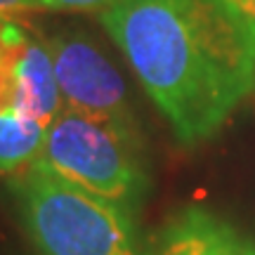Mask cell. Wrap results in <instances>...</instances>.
I'll use <instances>...</instances> for the list:
<instances>
[{"label": "cell", "instance_id": "3", "mask_svg": "<svg viewBox=\"0 0 255 255\" xmlns=\"http://www.w3.org/2000/svg\"><path fill=\"white\" fill-rule=\"evenodd\" d=\"M38 161L69 184L130 213L139 210L149 184L135 123L92 119L64 107L47 128Z\"/></svg>", "mask_w": 255, "mask_h": 255}, {"label": "cell", "instance_id": "10", "mask_svg": "<svg viewBox=\"0 0 255 255\" xmlns=\"http://www.w3.org/2000/svg\"><path fill=\"white\" fill-rule=\"evenodd\" d=\"M26 9H36V0H0V14H14Z\"/></svg>", "mask_w": 255, "mask_h": 255}, {"label": "cell", "instance_id": "6", "mask_svg": "<svg viewBox=\"0 0 255 255\" xmlns=\"http://www.w3.org/2000/svg\"><path fill=\"white\" fill-rule=\"evenodd\" d=\"M146 255H255V241L213 210L189 206L165 222Z\"/></svg>", "mask_w": 255, "mask_h": 255}, {"label": "cell", "instance_id": "8", "mask_svg": "<svg viewBox=\"0 0 255 255\" xmlns=\"http://www.w3.org/2000/svg\"><path fill=\"white\" fill-rule=\"evenodd\" d=\"M123 0H36V9L52 12H104Z\"/></svg>", "mask_w": 255, "mask_h": 255}, {"label": "cell", "instance_id": "2", "mask_svg": "<svg viewBox=\"0 0 255 255\" xmlns=\"http://www.w3.org/2000/svg\"><path fill=\"white\" fill-rule=\"evenodd\" d=\"M9 191L40 255H146L135 213L69 184L38 158L12 175Z\"/></svg>", "mask_w": 255, "mask_h": 255}, {"label": "cell", "instance_id": "7", "mask_svg": "<svg viewBox=\"0 0 255 255\" xmlns=\"http://www.w3.org/2000/svg\"><path fill=\"white\" fill-rule=\"evenodd\" d=\"M47 128L28 116H0V175H14L33 163L43 151Z\"/></svg>", "mask_w": 255, "mask_h": 255}, {"label": "cell", "instance_id": "5", "mask_svg": "<svg viewBox=\"0 0 255 255\" xmlns=\"http://www.w3.org/2000/svg\"><path fill=\"white\" fill-rule=\"evenodd\" d=\"M57 90L64 109L92 119L132 123L128 109L126 83L119 69L90 40L81 36H59L50 43Z\"/></svg>", "mask_w": 255, "mask_h": 255}, {"label": "cell", "instance_id": "1", "mask_svg": "<svg viewBox=\"0 0 255 255\" xmlns=\"http://www.w3.org/2000/svg\"><path fill=\"white\" fill-rule=\"evenodd\" d=\"M100 19L182 144L213 137L255 90V40L213 0H123Z\"/></svg>", "mask_w": 255, "mask_h": 255}, {"label": "cell", "instance_id": "4", "mask_svg": "<svg viewBox=\"0 0 255 255\" xmlns=\"http://www.w3.org/2000/svg\"><path fill=\"white\" fill-rule=\"evenodd\" d=\"M62 111L47 43L0 14V116H28L50 126Z\"/></svg>", "mask_w": 255, "mask_h": 255}, {"label": "cell", "instance_id": "9", "mask_svg": "<svg viewBox=\"0 0 255 255\" xmlns=\"http://www.w3.org/2000/svg\"><path fill=\"white\" fill-rule=\"evenodd\" d=\"M255 40V0H213Z\"/></svg>", "mask_w": 255, "mask_h": 255}]
</instances>
